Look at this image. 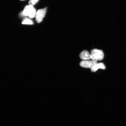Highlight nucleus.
Listing matches in <instances>:
<instances>
[{"mask_svg":"<svg viewBox=\"0 0 126 126\" xmlns=\"http://www.w3.org/2000/svg\"><path fill=\"white\" fill-rule=\"evenodd\" d=\"M91 59L94 61H100L103 60L104 58V54L102 50L97 49H93L91 51Z\"/></svg>","mask_w":126,"mask_h":126,"instance_id":"nucleus-1","label":"nucleus"},{"mask_svg":"<svg viewBox=\"0 0 126 126\" xmlns=\"http://www.w3.org/2000/svg\"><path fill=\"white\" fill-rule=\"evenodd\" d=\"M36 13V10L35 8L33 6L29 5L25 6L23 12L24 15L28 16L31 18L35 17Z\"/></svg>","mask_w":126,"mask_h":126,"instance_id":"nucleus-2","label":"nucleus"},{"mask_svg":"<svg viewBox=\"0 0 126 126\" xmlns=\"http://www.w3.org/2000/svg\"><path fill=\"white\" fill-rule=\"evenodd\" d=\"M47 10V8L39 9L36 12L35 18L36 21L38 23L42 22L45 17Z\"/></svg>","mask_w":126,"mask_h":126,"instance_id":"nucleus-3","label":"nucleus"},{"mask_svg":"<svg viewBox=\"0 0 126 126\" xmlns=\"http://www.w3.org/2000/svg\"><path fill=\"white\" fill-rule=\"evenodd\" d=\"M97 63V61L91 60H84L81 61L80 63L81 67L85 68H91L93 66Z\"/></svg>","mask_w":126,"mask_h":126,"instance_id":"nucleus-4","label":"nucleus"},{"mask_svg":"<svg viewBox=\"0 0 126 126\" xmlns=\"http://www.w3.org/2000/svg\"><path fill=\"white\" fill-rule=\"evenodd\" d=\"M79 57L80 59L83 61L88 60L91 59V54L87 50H84L81 52Z\"/></svg>","mask_w":126,"mask_h":126,"instance_id":"nucleus-5","label":"nucleus"},{"mask_svg":"<svg viewBox=\"0 0 126 126\" xmlns=\"http://www.w3.org/2000/svg\"><path fill=\"white\" fill-rule=\"evenodd\" d=\"M99 69L105 70L106 69V67L103 63H97L91 68V70L92 72H95Z\"/></svg>","mask_w":126,"mask_h":126,"instance_id":"nucleus-6","label":"nucleus"},{"mask_svg":"<svg viewBox=\"0 0 126 126\" xmlns=\"http://www.w3.org/2000/svg\"><path fill=\"white\" fill-rule=\"evenodd\" d=\"M22 23L23 24L33 25V22L31 19L28 18H25L24 19L22 22Z\"/></svg>","mask_w":126,"mask_h":126,"instance_id":"nucleus-7","label":"nucleus"},{"mask_svg":"<svg viewBox=\"0 0 126 126\" xmlns=\"http://www.w3.org/2000/svg\"><path fill=\"white\" fill-rule=\"evenodd\" d=\"M39 0H30L29 1V4L33 6L38 2Z\"/></svg>","mask_w":126,"mask_h":126,"instance_id":"nucleus-8","label":"nucleus"},{"mask_svg":"<svg viewBox=\"0 0 126 126\" xmlns=\"http://www.w3.org/2000/svg\"><path fill=\"white\" fill-rule=\"evenodd\" d=\"M20 0V1H24V0Z\"/></svg>","mask_w":126,"mask_h":126,"instance_id":"nucleus-9","label":"nucleus"}]
</instances>
